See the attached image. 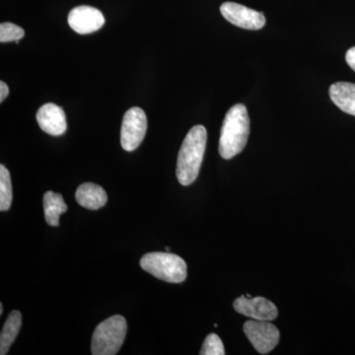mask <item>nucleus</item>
<instances>
[{"instance_id": "9d476101", "label": "nucleus", "mask_w": 355, "mask_h": 355, "mask_svg": "<svg viewBox=\"0 0 355 355\" xmlns=\"http://www.w3.org/2000/svg\"><path fill=\"white\" fill-rule=\"evenodd\" d=\"M37 121L43 132L60 137L67 132V116L64 109L53 103H46L39 109Z\"/></svg>"}, {"instance_id": "2eb2a0df", "label": "nucleus", "mask_w": 355, "mask_h": 355, "mask_svg": "<svg viewBox=\"0 0 355 355\" xmlns=\"http://www.w3.org/2000/svg\"><path fill=\"white\" fill-rule=\"evenodd\" d=\"M12 183L10 173L4 165H0V210L6 211L12 203Z\"/></svg>"}, {"instance_id": "412c9836", "label": "nucleus", "mask_w": 355, "mask_h": 355, "mask_svg": "<svg viewBox=\"0 0 355 355\" xmlns=\"http://www.w3.org/2000/svg\"><path fill=\"white\" fill-rule=\"evenodd\" d=\"M165 249H166V252L170 251L169 247H166Z\"/></svg>"}, {"instance_id": "7ed1b4c3", "label": "nucleus", "mask_w": 355, "mask_h": 355, "mask_svg": "<svg viewBox=\"0 0 355 355\" xmlns=\"http://www.w3.org/2000/svg\"><path fill=\"white\" fill-rule=\"evenodd\" d=\"M140 266L156 279L170 284H181L188 277L186 261L181 257L169 252L144 254L140 260Z\"/></svg>"}, {"instance_id": "20e7f679", "label": "nucleus", "mask_w": 355, "mask_h": 355, "mask_svg": "<svg viewBox=\"0 0 355 355\" xmlns=\"http://www.w3.org/2000/svg\"><path fill=\"white\" fill-rule=\"evenodd\" d=\"M127 331L125 318L121 315L108 318L95 329L91 352L93 355H116L125 342Z\"/></svg>"}, {"instance_id": "aec40b11", "label": "nucleus", "mask_w": 355, "mask_h": 355, "mask_svg": "<svg viewBox=\"0 0 355 355\" xmlns=\"http://www.w3.org/2000/svg\"><path fill=\"white\" fill-rule=\"evenodd\" d=\"M2 313H3V304L0 303V315H2Z\"/></svg>"}, {"instance_id": "6ab92c4d", "label": "nucleus", "mask_w": 355, "mask_h": 355, "mask_svg": "<svg viewBox=\"0 0 355 355\" xmlns=\"http://www.w3.org/2000/svg\"><path fill=\"white\" fill-rule=\"evenodd\" d=\"M9 94V88L4 81L0 83V102H3Z\"/></svg>"}, {"instance_id": "4468645a", "label": "nucleus", "mask_w": 355, "mask_h": 355, "mask_svg": "<svg viewBox=\"0 0 355 355\" xmlns=\"http://www.w3.org/2000/svg\"><path fill=\"white\" fill-rule=\"evenodd\" d=\"M21 324H22V315L19 311H12L7 317L0 334V354L6 355L8 352L19 334Z\"/></svg>"}, {"instance_id": "f3484780", "label": "nucleus", "mask_w": 355, "mask_h": 355, "mask_svg": "<svg viewBox=\"0 0 355 355\" xmlns=\"http://www.w3.org/2000/svg\"><path fill=\"white\" fill-rule=\"evenodd\" d=\"M200 355H224L225 349H224L223 343L221 338L216 334H209L205 338L203 343Z\"/></svg>"}, {"instance_id": "a211bd4d", "label": "nucleus", "mask_w": 355, "mask_h": 355, "mask_svg": "<svg viewBox=\"0 0 355 355\" xmlns=\"http://www.w3.org/2000/svg\"><path fill=\"white\" fill-rule=\"evenodd\" d=\"M345 60H347V64L349 65L350 69L355 71V46L350 48L349 50L347 51Z\"/></svg>"}, {"instance_id": "f257e3e1", "label": "nucleus", "mask_w": 355, "mask_h": 355, "mask_svg": "<svg viewBox=\"0 0 355 355\" xmlns=\"http://www.w3.org/2000/svg\"><path fill=\"white\" fill-rule=\"evenodd\" d=\"M207 132L203 125H195L184 137L179 151L176 174L182 186H190L197 180L207 147Z\"/></svg>"}, {"instance_id": "423d86ee", "label": "nucleus", "mask_w": 355, "mask_h": 355, "mask_svg": "<svg viewBox=\"0 0 355 355\" xmlns=\"http://www.w3.org/2000/svg\"><path fill=\"white\" fill-rule=\"evenodd\" d=\"M243 330L254 349L261 354H268L279 342V329L270 321L250 320L244 324Z\"/></svg>"}, {"instance_id": "1a4fd4ad", "label": "nucleus", "mask_w": 355, "mask_h": 355, "mask_svg": "<svg viewBox=\"0 0 355 355\" xmlns=\"http://www.w3.org/2000/svg\"><path fill=\"white\" fill-rule=\"evenodd\" d=\"M67 21L70 28L80 35L98 31L105 24V17L101 11L87 6H77L72 9Z\"/></svg>"}, {"instance_id": "0eeeda50", "label": "nucleus", "mask_w": 355, "mask_h": 355, "mask_svg": "<svg viewBox=\"0 0 355 355\" xmlns=\"http://www.w3.org/2000/svg\"><path fill=\"white\" fill-rule=\"evenodd\" d=\"M220 12L228 22L243 29L260 30L266 24L263 12L235 2H224L220 6Z\"/></svg>"}, {"instance_id": "f8f14e48", "label": "nucleus", "mask_w": 355, "mask_h": 355, "mask_svg": "<svg viewBox=\"0 0 355 355\" xmlns=\"http://www.w3.org/2000/svg\"><path fill=\"white\" fill-rule=\"evenodd\" d=\"M331 101L345 113L355 116V84L336 83L329 89Z\"/></svg>"}, {"instance_id": "6e6552de", "label": "nucleus", "mask_w": 355, "mask_h": 355, "mask_svg": "<svg viewBox=\"0 0 355 355\" xmlns=\"http://www.w3.org/2000/svg\"><path fill=\"white\" fill-rule=\"evenodd\" d=\"M236 312L248 318L260 321H272L279 315L277 306L263 297L240 296L233 302Z\"/></svg>"}, {"instance_id": "39448f33", "label": "nucleus", "mask_w": 355, "mask_h": 355, "mask_svg": "<svg viewBox=\"0 0 355 355\" xmlns=\"http://www.w3.org/2000/svg\"><path fill=\"white\" fill-rule=\"evenodd\" d=\"M147 132V118L144 110L133 107L125 114L121 128V144L125 151L135 150Z\"/></svg>"}, {"instance_id": "dca6fc26", "label": "nucleus", "mask_w": 355, "mask_h": 355, "mask_svg": "<svg viewBox=\"0 0 355 355\" xmlns=\"http://www.w3.org/2000/svg\"><path fill=\"white\" fill-rule=\"evenodd\" d=\"M24 36L25 31L19 26L9 22L1 23L0 25V42L1 43L15 42L16 44H18Z\"/></svg>"}, {"instance_id": "f03ea898", "label": "nucleus", "mask_w": 355, "mask_h": 355, "mask_svg": "<svg viewBox=\"0 0 355 355\" xmlns=\"http://www.w3.org/2000/svg\"><path fill=\"white\" fill-rule=\"evenodd\" d=\"M250 135V118L244 105H234L226 114L219 139V154L223 159L234 157L246 146Z\"/></svg>"}, {"instance_id": "ddd939ff", "label": "nucleus", "mask_w": 355, "mask_h": 355, "mask_svg": "<svg viewBox=\"0 0 355 355\" xmlns=\"http://www.w3.org/2000/svg\"><path fill=\"white\" fill-rule=\"evenodd\" d=\"M44 218L51 226L60 225V217L67 211V205L60 193L48 191L44 196L43 200Z\"/></svg>"}, {"instance_id": "9b49d317", "label": "nucleus", "mask_w": 355, "mask_h": 355, "mask_svg": "<svg viewBox=\"0 0 355 355\" xmlns=\"http://www.w3.org/2000/svg\"><path fill=\"white\" fill-rule=\"evenodd\" d=\"M76 198L81 207L91 210L101 209L108 202V196L104 189L93 183L80 184L77 189Z\"/></svg>"}]
</instances>
